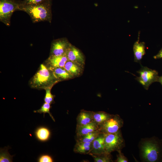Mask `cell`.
Wrapping results in <instances>:
<instances>
[{
  "mask_svg": "<svg viewBox=\"0 0 162 162\" xmlns=\"http://www.w3.org/2000/svg\"><path fill=\"white\" fill-rule=\"evenodd\" d=\"M84 65L79 63L68 60L64 67L74 77L79 76L82 74Z\"/></svg>",
  "mask_w": 162,
  "mask_h": 162,
  "instance_id": "5bb4252c",
  "label": "cell"
},
{
  "mask_svg": "<svg viewBox=\"0 0 162 162\" xmlns=\"http://www.w3.org/2000/svg\"><path fill=\"white\" fill-rule=\"evenodd\" d=\"M58 82L52 71L43 63L40 64L36 72L30 80L28 85L32 88L45 90L52 88Z\"/></svg>",
  "mask_w": 162,
  "mask_h": 162,
  "instance_id": "3957f363",
  "label": "cell"
},
{
  "mask_svg": "<svg viewBox=\"0 0 162 162\" xmlns=\"http://www.w3.org/2000/svg\"><path fill=\"white\" fill-rule=\"evenodd\" d=\"M51 6V0L31 4H23L20 2V11L27 13L33 23L44 21L51 23L52 16Z\"/></svg>",
  "mask_w": 162,
  "mask_h": 162,
  "instance_id": "6da1fadb",
  "label": "cell"
},
{
  "mask_svg": "<svg viewBox=\"0 0 162 162\" xmlns=\"http://www.w3.org/2000/svg\"><path fill=\"white\" fill-rule=\"evenodd\" d=\"M123 124V121L119 115H112L110 118L99 126V130L104 134L115 133L120 130Z\"/></svg>",
  "mask_w": 162,
  "mask_h": 162,
  "instance_id": "52a82bcc",
  "label": "cell"
},
{
  "mask_svg": "<svg viewBox=\"0 0 162 162\" xmlns=\"http://www.w3.org/2000/svg\"><path fill=\"white\" fill-rule=\"evenodd\" d=\"M105 134L101 133L93 141L92 150L89 154H98L106 152L104 147Z\"/></svg>",
  "mask_w": 162,
  "mask_h": 162,
  "instance_id": "7c38bea8",
  "label": "cell"
},
{
  "mask_svg": "<svg viewBox=\"0 0 162 162\" xmlns=\"http://www.w3.org/2000/svg\"><path fill=\"white\" fill-rule=\"evenodd\" d=\"M47 0H24L21 1L23 4H35L41 3Z\"/></svg>",
  "mask_w": 162,
  "mask_h": 162,
  "instance_id": "484cf974",
  "label": "cell"
},
{
  "mask_svg": "<svg viewBox=\"0 0 162 162\" xmlns=\"http://www.w3.org/2000/svg\"><path fill=\"white\" fill-rule=\"evenodd\" d=\"M154 59L162 58V48L159 51L158 53L153 56Z\"/></svg>",
  "mask_w": 162,
  "mask_h": 162,
  "instance_id": "4316f807",
  "label": "cell"
},
{
  "mask_svg": "<svg viewBox=\"0 0 162 162\" xmlns=\"http://www.w3.org/2000/svg\"><path fill=\"white\" fill-rule=\"evenodd\" d=\"M71 44L66 38L54 40L51 43L49 56L65 55Z\"/></svg>",
  "mask_w": 162,
  "mask_h": 162,
  "instance_id": "ba28073f",
  "label": "cell"
},
{
  "mask_svg": "<svg viewBox=\"0 0 162 162\" xmlns=\"http://www.w3.org/2000/svg\"><path fill=\"white\" fill-rule=\"evenodd\" d=\"M161 141H162V139L161 140Z\"/></svg>",
  "mask_w": 162,
  "mask_h": 162,
  "instance_id": "f1b7e54d",
  "label": "cell"
},
{
  "mask_svg": "<svg viewBox=\"0 0 162 162\" xmlns=\"http://www.w3.org/2000/svg\"><path fill=\"white\" fill-rule=\"evenodd\" d=\"M55 76L59 81L74 78L64 67H58L51 69Z\"/></svg>",
  "mask_w": 162,
  "mask_h": 162,
  "instance_id": "2e32d148",
  "label": "cell"
},
{
  "mask_svg": "<svg viewBox=\"0 0 162 162\" xmlns=\"http://www.w3.org/2000/svg\"><path fill=\"white\" fill-rule=\"evenodd\" d=\"M141 158L144 161L157 162L162 160V141L155 137L144 139L140 145Z\"/></svg>",
  "mask_w": 162,
  "mask_h": 162,
  "instance_id": "7a4b0ae2",
  "label": "cell"
},
{
  "mask_svg": "<svg viewBox=\"0 0 162 162\" xmlns=\"http://www.w3.org/2000/svg\"><path fill=\"white\" fill-rule=\"evenodd\" d=\"M20 2L16 0H0V21L6 26L10 25V19L13 13L20 11Z\"/></svg>",
  "mask_w": 162,
  "mask_h": 162,
  "instance_id": "277c9868",
  "label": "cell"
},
{
  "mask_svg": "<svg viewBox=\"0 0 162 162\" xmlns=\"http://www.w3.org/2000/svg\"><path fill=\"white\" fill-rule=\"evenodd\" d=\"M6 149H1L0 162H12L13 156L10 155L8 150Z\"/></svg>",
  "mask_w": 162,
  "mask_h": 162,
  "instance_id": "7402d4cb",
  "label": "cell"
},
{
  "mask_svg": "<svg viewBox=\"0 0 162 162\" xmlns=\"http://www.w3.org/2000/svg\"><path fill=\"white\" fill-rule=\"evenodd\" d=\"M51 88H49L45 89L46 93L44 99L45 102L50 104L54 102V99L55 95L52 94L51 93Z\"/></svg>",
  "mask_w": 162,
  "mask_h": 162,
  "instance_id": "603a6c76",
  "label": "cell"
},
{
  "mask_svg": "<svg viewBox=\"0 0 162 162\" xmlns=\"http://www.w3.org/2000/svg\"><path fill=\"white\" fill-rule=\"evenodd\" d=\"M35 135L39 141L44 142L47 141L50 138L51 133L47 128L41 126L38 128L35 132Z\"/></svg>",
  "mask_w": 162,
  "mask_h": 162,
  "instance_id": "ac0fdd59",
  "label": "cell"
},
{
  "mask_svg": "<svg viewBox=\"0 0 162 162\" xmlns=\"http://www.w3.org/2000/svg\"><path fill=\"white\" fill-rule=\"evenodd\" d=\"M118 154L117 156V158L115 161L116 162H128L127 158L121 152V150L117 151Z\"/></svg>",
  "mask_w": 162,
  "mask_h": 162,
  "instance_id": "cb8c5ba5",
  "label": "cell"
},
{
  "mask_svg": "<svg viewBox=\"0 0 162 162\" xmlns=\"http://www.w3.org/2000/svg\"><path fill=\"white\" fill-rule=\"evenodd\" d=\"M51 107L50 104L45 102L42 105L40 108L37 110H34V112H37L41 114H44V117L45 114L46 113H48L52 120L55 122V119L50 112V110Z\"/></svg>",
  "mask_w": 162,
  "mask_h": 162,
  "instance_id": "44dd1931",
  "label": "cell"
},
{
  "mask_svg": "<svg viewBox=\"0 0 162 162\" xmlns=\"http://www.w3.org/2000/svg\"><path fill=\"white\" fill-rule=\"evenodd\" d=\"M99 125L93 122L83 126H76V133L77 136L87 134L90 132L99 129Z\"/></svg>",
  "mask_w": 162,
  "mask_h": 162,
  "instance_id": "9a60e30c",
  "label": "cell"
},
{
  "mask_svg": "<svg viewBox=\"0 0 162 162\" xmlns=\"http://www.w3.org/2000/svg\"><path fill=\"white\" fill-rule=\"evenodd\" d=\"M157 82H159L162 86V75L160 76H159Z\"/></svg>",
  "mask_w": 162,
  "mask_h": 162,
  "instance_id": "83f0119b",
  "label": "cell"
},
{
  "mask_svg": "<svg viewBox=\"0 0 162 162\" xmlns=\"http://www.w3.org/2000/svg\"><path fill=\"white\" fill-rule=\"evenodd\" d=\"M94 113L93 111L81 110L76 118V126H83L93 122Z\"/></svg>",
  "mask_w": 162,
  "mask_h": 162,
  "instance_id": "4fadbf2b",
  "label": "cell"
},
{
  "mask_svg": "<svg viewBox=\"0 0 162 162\" xmlns=\"http://www.w3.org/2000/svg\"><path fill=\"white\" fill-rule=\"evenodd\" d=\"M39 162H52V157L48 154H43L40 156L38 159Z\"/></svg>",
  "mask_w": 162,
  "mask_h": 162,
  "instance_id": "d4e9b609",
  "label": "cell"
},
{
  "mask_svg": "<svg viewBox=\"0 0 162 162\" xmlns=\"http://www.w3.org/2000/svg\"><path fill=\"white\" fill-rule=\"evenodd\" d=\"M124 146V140L121 130L115 133L105 134L104 147L106 152L111 153L121 150Z\"/></svg>",
  "mask_w": 162,
  "mask_h": 162,
  "instance_id": "5b68a950",
  "label": "cell"
},
{
  "mask_svg": "<svg viewBox=\"0 0 162 162\" xmlns=\"http://www.w3.org/2000/svg\"><path fill=\"white\" fill-rule=\"evenodd\" d=\"M68 60L76 62L84 65L85 58L82 52L78 48L71 44L65 54Z\"/></svg>",
  "mask_w": 162,
  "mask_h": 162,
  "instance_id": "9c48e42d",
  "label": "cell"
},
{
  "mask_svg": "<svg viewBox=\"0 0 162 162\" xmlns=\"http://www.w3.org/2000/svg\"><path fill=\"white\" fill-rule=\"evenodd\" d=\"M93 158L95 162H113L111 153L105 152L102 153L95 154H90Z\"/></svg>",
  "mask_w": 162,
  "mask_h": 162,
  "instance_id": "ffe728a7",
  "label": "cell"
},
{
  "mask_svg": "<svg viewBox=\"0 0 162 162\" xmlns=\"http://www.w3.org/2000/svg\"><path fill=\"white\" fill-rule=\"evenodd\" d=\"M136 72L139 76H136L135 79L146 90L152 83L157 82L159 76L158 72L156 70L142 66Z\"/></svg>",
  "mask_w": 162,
  "mask_h": 162,
  "instance_id": "8992f818",
  "label": "cell"
},
{
  "mask_svg": "<svg viewBox=\"0 0 162 162\" xmlns=\"http://www.w3.org/2000/svg\"><path fill=\"white\" fill-rule=\"evenodd\" d=\"M112 115L104 111L94 112L93 122L99 126L110 118Z\"/></svg>",
  "mask_w": 162,
  "mask_h": 162,
  "instance_id": "d6986e66",
  "label": "cell"
},
{
  "mask_svg": "<svg viewBox=\"0 0 162 162\" xmlns=\"http://www.w3.org/2000/svg\"><path fill=\"white\" fill-rule=\"evenodd\" d=\"M68 59L65 55L49 56L43 63L49 69L64 67Z\"/></svg>",
  "mask_w": 162,
  "mask_h": 162,
  "instance_id": "30bf717a",
  "label": "cell"
},
{
  "mask_svg": "<svg viewBox=\"0 0 162 162\" xmlns=\"http://www.w3.org/2000/svg\"><path fill=\"white\" fill-rule=\"evenodd\" d=\"M140 32H138L137 40L133 45V50L135 62L140 63L141 60L146 54L145 43L144 42L140 41Z\"/></svg>",
  "mask_w": 162,
  "mask_h": 162,
  "instance_id": "8fae6325",
  "label": "cell"
},
{
  "mask_svg": "<svg viewBox=\"0 0 162 162\" xmlns=\"http://www.w3.org/2000/svg\"><path fill=\"white\" fill-rule=\"evenodd\" d=\"M92 147V142H76L74 148V152L76 153L89 154Z\"/></svg>",
  "mask_w": 162,
  "mask_h": 162,
  "instance_id": "e0dca14e",
  "label": "cell"
}]
</instances>
